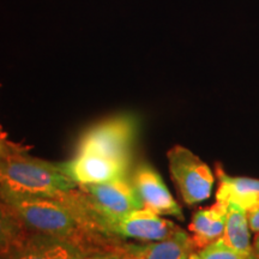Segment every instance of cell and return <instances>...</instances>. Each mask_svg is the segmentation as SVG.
Returning <instances> with one entry per match:
<instances>
[{"instance_id": "1", "label": "cell", "mask_w": 259, "mask_h": 259, "mask_svg": "<svg viewBox=\"0 0 259 259\" xmlns=\"http://www.w3.org/2000/svg\"><path fill=\"white\" fill-rule=\"evenodd\" d=\"M0 198L30 233L69 241L88 254L116 250L121 244L112 242L94 231L76 189L60 197H35L12 192L0 186Z\"/></svg>"}, {"instance_id": "2", "label": "cell", "mask_w": 259, "mask_h": 259, "mask_svg": "<svg viewBox=\"0 0 259 259\" xmlns=\"http://www.w3.org/2000/svg\"><path fill=\"white\" fill-rule=\"evenodd\" d=\"M25 151H17L0 161V186L35 197H60L78 186L65 173L61 162L31 157Z\"/></svg>"}, {"instance_id": "3", "label": "cell", "mask_w": 259, "mask_h": 259, "mask_svg": "<svg viewBox=\"0 0 259 259\" xmlns=\"http://www.w3.org/2000/svg\"><path fill=\"white\" fill-rule=\"evenodd\" d=\"M139 127L138 116L132 113H119L102 119L83 132L76 154L94 155L131 168Z\"/></svg>"}, {"instance_id": "4", "label": "cell", "mask_w": 259, "mask_h": 259, "mask_svg": "<svg viewBox=\"0 0 259 259\" xmlns=\"http://www.w3.org/2000/svg\"><path fill=\"white\" fill-rule=\"evenodd\" d=\"M83 206L94 231L116 244H120L121 240L126 239H134L139 242L163 240L180 228L174 222L163 219V216L157 215L147 208L120 216H96L90 213L84 204Z\"/></svg>"}, {"instance_id": "5", "label": "cell", "mask_w": 259, "mask_h": 259, "mask_svg": "<svg viewBox=\"0 0 259 259\" xmlns=\"http://www.w3.org/2000/svg\"><path fill=\"white\" fill-rule=\"evenodd\" d=\"M168 168L186 205H196L211 196L215 174L208 164L190 149L174 145L167 153Z\"/></svg>"}, {"instance_id": "6", "label": "cell", "mask_w": 259, "mask_h": 259, "mask_svg": "<svg viewBox=\"0 0 259 259\" xmlns=\"http://www.w3.org/2000/svg\"><path fill=\"white\" fill-rule=\"evenodd\" d=\"M77 191L88 211L96 216H120L144 208L131 177L79 185Z\"/></svg>"}, {"instance_id": "7", "label": "cell", "mask_w": 259, "mask_h": 259, "mask_svg": "<svg viewBox=\"0 0 259 259\" xmlns=\"http://www.w3.org/2000/svg\"><path fill=\"white\" fill-rule=\"evenodd\" d=\"M131 180L144 208L160 216H171L184 221L183 210L167 189L160 173L148 162H139L131 173Z\"/></svg>"}, {"instance_id": "8", "label": "cell", "mask_w": 259, "mask_h": 259, "mask_svg": "<svg viewBox=\"0 0 259 259\" xmlns=\"http://www.w3.org/2000/svg\"><path fill=\"white\" fill-rule=\"evenodd\" d=\"M65 173L77 185L101 184L128 177L131 168L88 154H74L70 161L61 162Z\"/></svg>"}, {"instance_id": "9", "label": "cell", "mask_w": 259, "mask_h": 259, "mask_svg": "<svg viewBox=\"0 0 259 259\" xmlns=\"http://www.w3.org/2000/svg\"><path fill=\"white\" fill-rule=\"evenodd\" d=\"M85 251L54 236L30 233L27 239L3 259H84Z\"/></svg>"}, {"instance_id": "10", "label": "cell", "mask_w": 259, "mask_h": 259, "mask_svg": "<svg viewBox=\"0 0 259 259\" xmlns=\"http://www.w3.org/2000/svg\"><path fill=\"white\" fill-rule=\"evenodd\" d=\"M121 250L131 259H189L196 251L189 233L179 228L169 238L150 242H121Z\"/></svg>"}, {"instance_id": "11", "label": "cell", "mask_w": 259, "mask_h": 259, "mask_svg": "<svg viewBox=\"0 0 259 259\" xmlns=\"http://www.w3.org/2000/svg\"><path fill=\"white\" fill-rule=\"evenodd\" d=\"M215 176L219 179L216 200L236 205L247 212L258 208L259 179L229 176L223 170L221 164H216Z\"/></svg>"}, {"instance_id": "12", "label": "cell", "mask_w": 259, "mask_h": 259, "mask_svg": "<svg viewBox=\"0 0 259 259\" xmlns=\"http://www.w3.org/2000/svg\"><path fill=\"white\" fill-rule=\"evenodd\" d=\"M228 204L216 200L208 208L198 209L193 213L189 225V231L196 250L205 247L218 239L222 238L225 232Z\"/></svg>"}, {"instance_id": "13", "label": "cell", "mask_w": 259, "mask_h": 259, "mask_svg": "<svg viewBox=\"0 0 259 259\" xmlns=\"http://www.w3.org/2000/svg\"><path fill=\"white\" fill-rule=\"evenodd\" d=\"M222 239L229 247L246 257L253 253L252 231L248 225L247 211L236 205L228 204V213Z\"/></svg>"}, {"instance_id": "14", "label": "cell", "mask_w": 259, "mask_h": 259, "mask_svg": "<svg viewBox=\"0 0 259 259\" xmlns=\"http://www.w3.org/2000/svg\"><path fill=\"white\" fill-rule=\"evenodd\" d=\"M30 234L23 222L0 198V259L21 245Z\"/></svg>"}, {"instance_id": "15", "label": "cell", "mask_w": 259, "mask_h": 259, "mask_svg": "<svg viewBox=\"0 0 259 259\" xmlns=\"http://www.w3.org/2000/svg\"><path fill=\"white\" fill-rule=\"evenodd\" d=\"M247 257L239 253L223 241L222 238L218 239L205 247L193 251L189 259H246Z\"/></svg>"}, {"instance_id": "16", "label": "cell", "mask_w": 259, "mask_h": 259, "mask_svg": "<svg viewBox=\"0 0 259 259\" xmlns=\"http://www.w3.org/2000/svg\"><path fill=\"white\" fill-rule=\"evenodd\" d=\"M27 150V148L21 147V145H17L12 142H10L4 134H0V161L3 158H5L9 155L17 153V151Z\"/></svg>"}, {"instance_id": "17", "label": "cell", "mask_w": 259, "mask_h": 259, "mask_svg": "<svg viewBox=\"0 0 259 259\" xmlns=\"http://www.w3.org/2000/svg\"><path fill=\"white\" fill-rule=\"evenodd\" d=\"M84 259H131L127 254L124 253L119 247L116 250H108L95 252V253L88 254Z\"/></svg>"}, {"instance_id": "18", "label": "cell", "mask_w": 259, "mask_h": 259, "mask_svg": "<svg viewBox=\"0 0 259 259\" xmlns=\"http://www.w3.org/2000/svg\"><path fill=\"white\" fill-rule=\"evenodd\" d=\"M247 216H248V225H250L252 233H254V234H259V206L257 209L247 212Z\"/></svg>"}, {"instance_id": "19", "label": "cell", "mask_w": 259, "mask_h": 259, "mask_svg": "<svg viewBox=\"0 0 259 259\" xmlns=\"http://www.w3.org/2000/svg\"><path fill=\"white\" fill-rule=\"evenodd\" d=\"M253 251H254V254L257 255L258 259H259V234H255L254 235V239H253Z\"/></svg>"}, {"instance_id": "20", "label": "cell", "mask_w": 259, "mask_h": 259, "mask_svg": "<svg viewBox=\"0 0 259 259\" xmlns=\"http://www.w3.org/2000/svg\"><path fill=\"white\" fill-rule=\"evenodd\" d=\"M246 259H258V257H257V255L254 254V252H253V253H252L251 255H248V257L246 258Z\"/></svg>"}, {"instance_id": "21", "label": "cell", "mask_w": 259, "mask_h": 259, "mask_svg": "<svg viewBox=\"0 0 259 259\" xmlns=\"http://www.w3.org/2000/svg\"><path fill=\"white\" fill-rule=\"evenodd\" d=\"M0 134H4V132H3V128H2V126H0Z\"/></svg>"}]
</instances>
